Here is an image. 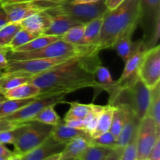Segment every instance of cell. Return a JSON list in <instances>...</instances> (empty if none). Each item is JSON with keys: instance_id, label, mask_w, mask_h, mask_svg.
<instances>
[{"instance_id": "1", "label": "cell", "mask_w": 160, "mask_h": 160, "mask_svg": "<svg viewBox=\"0 0 160 160\" xmlns=\"http://www.w3.org/2000/svg\"><path fill=\"white\" fill-rule=\"evenodd\" d=\"M99 52L78 56L51 70L32 77L30 82L40 88L41 95H67L86 88L95 90L98 95V84L95 73L102 66Z\"/></svg>"}, {"instance_id": "2", "label": "cell", "mask_w": 160, "mask_h": 160, "mask_svg": "<svg viewBox=\"0 0 160 160\" xmlns=\"http://www.w3.org/2000/svg\"><path fill=\"white\" fill-rule=\"evenodd\" d=\"M140 19V0H124L112 10L103 16L98 47L99 50L111 48L119 36L135 31Z\"/></svg>"}, {"instance_id": "3", "label": "cell", "mask_w": 160, "mask_h": 160, "mask_svg": "<svg viewBox=\"0 0 160 160\" xmlns=\"http://www.w3.org/2000/svg\"><path fill=\"white\" fill-rule=\"evenodd\" d=\"M98 45H74L61 40L56 41L47 46L32 52H13L9 50L7 54L8 61L26 60L42 58H56L63 56H87L95 52H99Z\"/></svg>"}, {"instance_id": "4", "label": "cell", "mask_w": 160, "mask_h": 160, "mask_svg": "<svg viewBox=\"0 0 160 160\" xmlns=\"http://www.w3.org/2000/svg\"><path fill=\"white\" fill-rule=\"evenodd\" d=\"M139 23L145 49L158 45L160 37V0H140Z\"/></svg>"}, {"instance_id": "5", "label": "cell", "mask_w": 160, "mask_h": 160, "mask_svg": "<svg viewBox=\"0 0 160 160\" xmlns=\"http://www.w3.org/2000/svg\"><path fill=\"white\" fill-rule=\"evenodd\" d=\"M52 128L53 126L34 121L19 126L13 143V152L23 156L34 149L51 136Z\"/></svg>"}, {"instance_id": "6", "label": "cell", "mask_w": 160, "mask_h": 160, "mask_svg": "<svg viewBox=\"0 0 160 160\" xmlns=\"http://www.w3.org/2000/svg\"><path fill=\"white\" fill-rule=\"evenodd\" d=\"M107 10L105 0H100L92 3L75 5L71 4L67 1L56 5L45 12L49 14H64L69 16L81 24H85L94 19L103 17Z\"/></svg>"}, {"instance_id": "7", "label": "cell", "mask_w": 160, "mask_h": 160, "mask_svg": "<svg viewBox=\"0 0 160 160\" xmlns=\"http://www.w3.org/2000/svg\"><path fill=\"white\" fill-rule=\"evenodd\" d=\"M65 95H48V96L39 95L35 100L31 102L26 106L16 111L10 115L0 119L7 120L13 126V128H17L20 125L31 122L33 117H35L41 110H42L46 106L50 105L56 106L59 103H67L68 102L65 99Z\"/></svg>"}, {"instance_id": "8", "label": "cell", "mask_w": 160, "mask_h": 160, "mask_svg": "<svg viewBox=\"0 0 160 160\" xmlns=\"http://www.w3.org/2000/svg\"><path fill=\"white\" fill-rule=\"evenodd\" d=\"M73 58L76 57L63 56L56 58H42L26 60L8 61V66L3 73H19L34 77L39 73L48 71Z\"/></svg>"}, {"instance_id": "9", "label": "cell", "mask_w": 160, "mask_h": 160, "mask_svg": "<svg viewBox=\"0 0 160 160\" xmlns=\"http://www.w3.org/2000/svg\"><path fill=\"white\" fill-rule=\"evenodd\" d=\"M137 74L148 89H152L160 81V46L148 48L144 52L137 70Z\"/></svg>"}, {"instance_id": "10", "label": "cell", "mask_w": 160, "mask_h": 160, "mask_svg": "<svg viewBox=\"0 0 160 160\" xmlns=\"http://www.w3.org/2000/svg\"><path fill=\"white\" fill-rule=\"evenodd\" d=\"M160 137V129L157 128L154 120L146 115L139 123L136 136V160H145L154 146L156 140Z\"/></svg>"}, {"instance_id": "11", "label": "cell", "mask_w": 160, "mask_h": 160, "mask_svg": "<svg viewBox=\"0 0 160 160\" xmlns=\"http://www.w3.org/2000/svg\"><path fill=\"white\" fill-rule=\"evenodd\" d=\"M1 6L6 12L9 23H20L32 14L46 11L56 5L34 0L20 2H2Z\"/></svg>"}, {"instance_id": "12", "label": "cell", "mask_w": 160, "mask_h": 160, "mask_svg": "<svg viewBox=\"0 0 160 160\" xmlns=\"http://www.w3.org/2000/svg\"><path fill=\"white\" fill-rule=\"evenodd\" d=\"M118 107H122L124 110L125 120L121 132L117 139V147L124 148L130 142L136 138L141 120L137 118L135 114L130 108L126 106Z\"/></svg>"}, {"instance_id": "13", "label": "cell", "mask_w": 160, "mask_h": 160, "mask_svg": "<svg viewBox=\"0 0 160 160\" xmlns=\"http://www.w3.org/2000/svg\"><path fill=\"white\" fill-rule=\"evenodd\" d=\"M65 145L50 136L38 146L23 155L21 160H43L52 155L62 152Z\"/></svg>"}, {"instance_id": "14", "label": "cell", "mask_w": 160, "mask_h": 160, "mask_svg": "<svg viewBox=\"0 0 160 160\" xmlns=\"http://www.w3.org/2000/svg\"><path fill=\"white\" fill-rule=\"evenodd\" d=\"M49 15L51 16V23L48 29L42 34L45 35H54L60 38L72 27L81 24L77 20L64 14L54 13Z\"/></svg>"}, {"instance_id": "15", "label": "cell", "mask_w": 160, "mask_h": 160, "mask_svg": "<svg viewBox=\"0 0 160 160\" xmlns=\"http://www.w3.org/2000/svg\"><path fill=\"white\" fill-rule=\"evenodd\" d=\"M51 23V16L45 11L31 15L20 22L23 29L42 34Z\"/></svg>"}, {"instance_id": "16", "label": "cell", "mask_w": 160, "mask_h": 160, "mask_svg": "<svg viewBox=\"0 0 160 160\" xmlns=\"http://www.w3.org/2000/svg\"><path fill=\"white\" fill-rule=\"evenodd\" d=\"M91 138L85 137H77L66 144L61 152L60 160L74 159L79 160L83 153L91 145Z\"/></svg>"}, {"instance_id": "17", "label": "cell", "mask_w": 160, "mask_h": 160, "mask_svg": "<svg viewBox=\"0 0 160 160\" xmlns=\"http://www.w3.org/2000/svg\"><path fill=\"white\" fill-rule=\"evenodd\" d=\"M51 136L59 143L67 144L77 137H85L91 138L90 135L82 130L74 129L60 123L53 127Z\"/></svg>"}, {"instance_id": "18", "label": "cell", "mask_w": 160, "mask_h": 160, "mask_svg": "<svg viewBox=\"0 0 160 160\" xmlns=\"http://www.w3.org/2000/svg\"><path fill=\"white\" fill-rule=\"evenodd\" d=\"M145 50L146 49L144 47L142 40L139 41L136 49L134 50L132 55L128 58V60L125 62L124 70H123V73H122L121 76L119 78L118 81H117V84H121L123 81L128 80L130 77H131L134 73H137L138 67L139 64H140V62L142 58V55H143L144 52Z\"/></svg>"}, {"instance_id": "19", "label": "cell", "mask_w": 160, "mask_h": 160, "mask_svg": "<svg viewBox=\"0 0 160 160\" xmlns=\"http://www.w3.org/2000/svg\"><path fill=\"white\" fill-rule=\"evenodd\" d=\"M135 31H129L119 36L116 40L112 48L117 50L120 57L126 62L128 58L132 55L138 46V42H133L132 36Z\"/></svg>"}, {"instance_id": "20", "label": "cell", "mask_w": 160, "mask_h": 160, "mask_svg": "<svg viewBox=\"0 0 160 160\" xmlns=\"http://www.w3.org/2000/svg\"><path fill=\"white\" fill-rule=\"evenodd\" d=\"M40 92V88L29 81L9 90L2 95L6 99H26L38 96Z\"/></svg>"}, {"instance_id": "21", "label": "cell", "mask_w": 160, "mask_h": 160, "mask_svg": "<svg viewBox=\"0 0 160 160\" xmlns=\"http://www.w3.org/2000/svg\"><path fill=\"white\" fill-rule=\"evenodd\" d=\"M102 22L103 17H102L94 19L85 23V28H84V33L81 45H98Z\"/></svg>"}, {"instance_id": "22", "label": "cell", "mask_w": 160, "mask_h": 160, "mask_svg": "<svg viewBox=\"0 0 160 160\" xmlns=\"http://www.w3.org/2000/svg\"><path fill=\"white\" fill-rule=\"evenodd\" d=\"M32 77L19 73H3L0 76V95L17 87L23 83L29 82Z\"/></svg>"}, {"instance_id": "23", "label": "cell", "mask_w": 160, "mask_h": 160, "mask_svg": "<svg viewBox=\"0 0 160 160\" xmlns=\"http://www.w3.org/2000/svg\"><path fill=\"white\" fill-rule=\"evenodd\" d=\"M95 78L98 84V95L102 91H106L110 95L117 88V81L112 79L110 72L106 67L100 66L95 71Z\"/></svg>"}, {"instance_id": "24", "label": "cell", "mask_w": 160, "mask_h": 160, "mask_svg": "<svg viewBox=\"0 0 160 160\" xmlns=\"http://www.w3.org/2000/svg\"><path fill=\"white\" fill-rule=\"evenodd\" d=\"M113 111L114 107L111 105L108 104L107 106H105L104 110L100 114L95 131L91 134V138H95L98 137L104 133L109 131L111 123H112Z\"/></svg>"}, {"instance_id": "25", "label": "cell", "mask_w": 160, "mask_h": 160, "mask_svg": "<svg viewBox=\"0 0 160 160\" xmlns=\"http://www.w3.org/2000/svg\"><path fill=\"white\" fill-rule=\"evenodd\" d=\"M59 38H60L58 37V36L45 35V34H42V35L39 36V37L31 40V42H29L28 43L25 44V45L16 48L15 50H13V52L37 51V50L41 49V48L47 46V45H49V44L59 40Z\"/></svg>"}, {"instance_id": "26", "label": "cell", "mask_w": 160, "mask_h": 160, "mask_svg": "<svg viewBox=\"0 0 160 160\" xmlns=\"http://www.w3.org/2000/svg\"><path fill=\"white\" fill-rule=\"evenodd\" d=\"M54 105H50L41 110L35 117L32 118L31 121L38 122L50 126H56L60 123L61 119L54 109Z\"/></svg>"}, {"instance_id": "27", "label": "cell", "mask_w": 160, "mask_h": 160, "mask_svg": "<svg viewBox=\"0 0 160 160\" xmlns=\"http://www.w3.org/2000/svg\"><path fill=\"white\" fill-rule=\"evenodd\" d=\"M147 115L154 120L157 128L160 129V84L151 89V97Z\"/></svg>"}, {"instance_id": "28", "label": "cell", "mask_w": 160, "mask_h": 160, "mask_svg": "<svg viewBox=\"0 0 160 160\" xmlns=\"http://www.w3.org/2000/svg\"><path fill=\"white\" fill-rule=\"evenodd\" d=\"M37 97L26 98V99H6L0 106V118L10 115L16 111L24 107L31 102L35 100Z\"/></svg>"}, {"instance_id": "29", "label": "cell", "mask_w": 160, "mask_h": 160, "mask_svg": "<svg viewBox=\"0 0 160 160\" xmlns=\"http://www.w3.org/2000/svg\"><path fill=\"white\" fill-rule=\"evenodd\" d=\"M70 109L64 117L63 121L69 120H84L92 109V104H83L77 102H68Z\"/></svg>"}, {"instance_id": "30", "label": "cell", "mask_w": 160, "mask_h": 160, "mask_svg": "<svg viewBox=\"0 0 160 160\" xmlns=\"http://www.w3.org/2000/svg\"><path fill=\"white\" fill-rule=\"evenodd\" d=\"M113 148L90 145L79 160H105Z\"/></svg>"}, {"instance_id": "31", "label": "cell", "mask_w": 160, "mask_h": 160, "mask_svg": "<svg viewBox=\"0 0 160 160\" xmlns=\"http://www.w3.org/2000/svg\"><path fill=\"white\" fill-rule=\"evenodd\" d=\"M104 109L105 106L92 104L91 111L86 116L85 118L84 119V131L87 134H88L89 135H91V134L95 131V128L97 126V123H98V118H99L100 114L102 112Z\"/></svg>"}, {"instance_id": "32", "label": "cell", "mask_w": 160, "mask_h": 160, "mask_svg": "<svg viewBox=\"0 0 160 160\" xmlns=\"http://www.w3.org/2000/svg\"><path fill=\"white\" fill-rule=\"evenodd\" d=\"M41 35H42V34H38V33L31 32V31H28V30L21 28V29L16 34L13 39H12V42L9 43V46L8 47L9 48L10 51H13L16 48H19V47L28 43V42H31V40H33V39L39 37V36Z\"/></svg>"}, {"instance_id": "33", "label": "cell", "mask_w": 160, "mask_h": 160, "mask_svg": "<svg viewBox=\"0 0 160 160\" xmlns=\"http://www.w3.org/2000/svg\"><path fill=\"white\" fill-rule=\"evenodd\" d=\"M21 28L20 23H9L2 28L0 29V47L9 46L14 36Z\"/></svg>"}, {"instance_id": "34", "label": "cell", "mask_w": 160, "mask_h": 160, "mask_svg": "<svg viewBox=\"0 0 160 160\" xmlns=\"http://www.w3.org/2000/svg\"><path fill=\"white\" fill-rule=\"evenodd\" d=\"M84 28H85V24H79L72 27L61 36L60 39L68 43L81 45L84 33Z\"/></svg>"}, {"instance_id": "35", "label": "cell", "mask_w": 160, "mask_h": 160, "mask_svg": "<svg viewBox=\"0 0 160 160\" xmlns=\"http://www.w3.org/2000/svg\"><path fill=\"white\" fill-rule=\"evenodd\" d=\"M113 115H112V120L109 131L116 138V139H117L123 127L125 116L123 108L118 107V106H113Z\"/></svg>"}, {"instance_id": "36", "label": "cell", "mask_w": 160, "mask_h": 160, "mask_svg": "<svg viewBox=\"0 0 160 160\" xmlns=\"http://www.w3.org/2000/svg\"><path fill=\"white\" fill-rule=\"evenodd\" d=\"M90 142L91 145L108 147L111 148H117V139L111 134L110 131L104 133L95 138H91Z\"/></svg>"}, {"instance_id": "37", "label": "cell", "mask_w": 160, "mask_h": 160, "mask_svg": "<svg viewBox=\"0 0 160 160\" xmlns=\"http://www.w3.org/2000/svg\"><path fill=\"white\" fill-rule=\"evenodd\" d=\"M136 159H137V148H136L135 138L123 148L120 160H136Z\"/></svg>"}, {"instance_id": "38", "label": "cell", "mask_w": 160, "mask_h": 160, "mask_svg": "<svg viewBox=\"0 0 160 160\" xmlns=\"http://www.w3.org/2000/svg\"><path fill=\"white\" fill-rule=\"evenodd\" d=\"M17 130H18V127L13 128V129H8L0 131V142H1V143L3 145H6V144L13 145L14 141L17 137Z\"/></svg>"}, {"instance_id": "39", "label": "cell", "mask_w": 160, "mask_h": 160, "mask_svg": "<svg viewBox=\"0 0 160 160\" xmlns=\"http://www.w3.org/2000/svg\"><path fill=\"white\" fill-rule=\"evenodd\" d=\"M8 47H0V71L3 72L8 66L7 54L9 51Z\"/></svg>"}, {"instance_id": "40", "label": "cell", "mask_w": 160, "mask_h": 160, "mask_svg": "<svg viewBox=\"0 0 160 160\" xmlns=\"http://www.w3.org/2000/svg\"><path fill=\"white\" fill-rule=\"evenodd\" d=\"M149 160H160V137L156 140L148 156Z\"/></svg>"}, {"instance_id": "41", "label": "cell", "mask_w": 160, "mask_h": 160, "mask_svg": "<svg viewBox=\"0 0 160 160\" xmlns=\"http://www.w3.org/2000/svg\"><path fill=\"white\" fill-rule=\"evenodd\" d=\"M63 123L70 128H74V129L82 130L84 131V120H78V119H73V120H69L63 121Z\"/></svg>"}, {"instance_id": "42", "label": "cell", "mask_w": 160, "mask_h": 160, "mask_svg": "<svg viewBox=\"0 0 160 160\" xmlns=\"http://www.w3.org/2000/svg\"><path fill=\"white\" fill-rule=\"evenodd\" d=\"M123 151V148L117 147V148L112 149V151L108 155V156L105 160H120V157H121Z\"/></svg>"}, {"instance_id": "43", "label": "cell", "mask_w": 160, "mask_h": 160, "mask_svg": "<svg viewBox=\"0 0 160 160\" xmlns=\"http://www.w3.org/2000/svg\"><path fill=\"white\" fill-rule=\"evenodd\" d=\"M124 0H105L108 10H112L120 6Z\"/></svg>"}, {"instance_id": "44", "label": "cell", "mask_w": 160, "mask_h": 160, "mask_svg": "<svg viewBox=\"0 0 160 160\" xmlns=\"http://www.w3.org/2000/svg\"><path fill=\"white\" fill-rule=\"evenodd\" d=\"M7 23H9L7 16H6V12L3 9V8L2 7L1 4H0V29L4 26H6Z\"/></svg>"}, {"instance_id": "45", "label": "cell", "mask_w": 160, "mask_h": 160, "mask_svg": "<svg viewBox=\"0 0 160 160\" xmlns=\"http://www.w3.org/2000/svg\"><path fill=\"white\" fill-rule=\"evenodd\" d=\"M13 152H11L3 144L0 145V156H4V157H9L11 155H12Z\"/></svg>"}, {"instance_id": "46", "label": "cell", "mask_w": 160, "mask_h": 160, "mask_svg": "<svg viewBox=\"0 0 160 160\" xmlns=\"http://www.w3.org/2000/svg\"><path fill=\"white\" fill-rule=\"evenodd\" d=\"M100 0H69V2L71 4H84V3H92Z\"/></svg>"}, {"instance_id": "47", "label": "cell", "mask_w": 160, "mask_h": 160, "mask_svg": "<svg viewBox=\"0 0 160 160\" xmlns=\"http://www.w3.org/2000/svg\"><path fill=\"white\" fill-rule=\"evenodd\" d=\"M38 1H43V2H46L52 3V4H54V5H59V4H61V3L66 2L69 1V0H38Z\"/></svg>"}, {"instance_id": "48", "label": "cell", "mask_w": 160, "mask_h": 160, "mask_svg": "<svg viewBox=\"0 0 160 160\" xmlns=\"http://www.w3.org/2000/svg\"><path fill=\"white\" fill-rule=\"evenodd\" d=\"M60 159H61V152L52 155V156H49V157L46 158V159L43 160H60Z\"/></svg>"}, {"instance_id": "49", "label": "cell", "mask_w": 160, "mask_h": 160, "mask_svg": "<svg viewBox=\"0 0 160 160\" xmlns=\"http://www.w3.org/2000/svg\"><path fill=\"white\" fill-rule=\"evenodd\" d=\"M21 155H19L17 154V153L13 152L12 155H11V156H9L8 160H21Z\"/></svg>"}, {"instance_id": "50", "label": "cell", "mask_w": 160, "mask_h": 160, "mask_svg": "<svg viewBox=\"0 0 160 160\" xmlns=\"http://www.w3.org/2000/svg\"><path fill=\"white\" fill-rule=\"evenodd\" d=\"M34 1V0H2L1 3L2 2H30Z\"/></svg>"}, {"instance_id": "51", "label": "cell", "mask_w": 160, "mask_h": 160, "mask_svg": "<svg viewBox=\"0 0 160 160\" xmlns=\"http://www.w3.org/2000/svg\"><path fill=\"white\" fill-rule=\"evenodd\" d=\"M6 99V98H5V97L3 96V95H1V96H0V106H1L2 103L3 102H4Z\"/></svg>"}, {"instance_id": "52", "label": "cell", "mask_w": 160, "mask_h": 160, "mask_svg": "<svg viewBox=\"0 0 160 160\" xmlns=\"http://www.w3.org/2000/svg\"><path fill=\"white\" fill-rule=\"evenodd\" d=\"M9 157H4V156H0V160H8Z\"/></svg>"}, {"instance_id": "53", "label": "cell", "mask_w": 160, "mask_h": 160, "mask_svg": "<svg viewBox=\"0 0 160 160\" xmlns=\"http://www.w3.org/2000/svg\"><path fill=\"white\" fill-rule=\"evenodd\" d=\"M2 72L0 71V76H1V75H2Z\"/></svg>"}, {"instance_id": "54", "label": "cell", "mask_w": 160, "mask_h": 160, "mask_svg": "<svg viewBox=\"0 0 160 160\" xmlns=\"http://www.w3.org/2000/svg\"><path fill=\"white\" fill-rule=\"evenodd\" d=\"M65 160H74V159H65Z\"/></svg>"}, {"instance_id": "55", "label": "cell", "mask_w": 160, "mask_h": 160, "mask_svg": "<svg viewBox=\"0 0 160 160\" xmlns=\"http://www.w3.org/2000/svg\"><path fill=\"white\" fill-rule=\"evenodd\" d=\"M2 0H0V4H1V2H2Z\"/></svg>"}, {"instance_id": "56", "label": "cell", "mask_w": 160, "mask_h": 160, "mask_svg": "<svg viewBox=\"0 0 160 160\" xmlns=\"http://www.w3.org/2000/svg\"><path fill=\"white\" fill-rule=\"evenodd\" d=\"M0 145H2V143H1V142H0Z\"/></svg>"}, {"instance_id": "57", "label": "cell", "mask_w": 160, "mask_h": 160, "mask_svg": "<svg viewBox=\"0 0 160 160\" xmlns=\"http://www.w3.org/2000/svg\"><path fill=\"white\" fill-rule=\"evenodd\" d=\"M145 160H149V159H145Z\"/></svg>"}]
</instances>
